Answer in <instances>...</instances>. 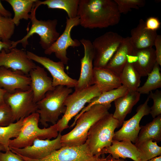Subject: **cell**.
Returning a JSON list of instances; mask_svg holds the SVG:
<instances>
[{"mask_svg":"<svg viewBox=\"0 0 161 161\" xmlns=\"http://www.w3.org/2000/svg\"><path fill=\"white\" fill-rule=\"evenodd\" d=\"M121 14L114 0H80L78 16L85 28H103L117 24Z\"/></svg>","mask_w":161,"mask_h":161,"instance_id":"6da1fadb","label":"cell"},{"mask_svg":"<svg viewBox=\"0 0 161 161\" xmlns=\"http://www.w3.org/2000/svg\"><path fill=\"white\" fill-rule=\"evenodd\" d=\"M111 106V104H95L81 114L77 120L74 129L61 136V142L62 147L78 146L85 143L90 128L109 113V110Z\"/></svg>","mask_w":161,"mask_h":161,"instance_id":"7a4b0ae2","label":"cell"},{"mask_svg":"<svg viewBox=\"0 0 161 161\" xmlns=\"http://www.w3.org/2000/svg\"><path fill=\"white\" fill-rule=\"evenodd\" d=\"M72 92L71 88L58 85L47 92L44 97L36 103L38 109L36 112L39 114V122L44 127L48 126V123L55 124L59 116L65 113V101Z\"/></svg>","mask_w":161,"mask_h":161,"instance_id":"3957f363","label":"cell"},{"mask_svg":"<svg viewBox=\"0 0 161 161\" xmlns=\"http://www.w3.org/2000/svg\"><path fill=\"white\" fill-rule=\"evenodd\" d=\"M39 119V114L37 112L33 113L24 118L18 136L9 141V149L22 148L31 145L34 140L38 138H55L58 134L56 124L47 128L41 129L38 127Z\"/></svg>","mask_w":161,"mask_h":161,"instance_id":"277c9868","label":"cell"},{"mask_svg":"<svg viewBox=\"0 0 161 161\" xmlns=\"http://www.w3.org/2000/svg\"><path fill=\"white\" fill-rule=\"evenodd\" d=\"M118 121L109 113L94 124L88 131L87 144L91 153L99 157L104 148L111 145Z\"/></svg>","mask_w":161,"mask_h":161,"instance_id":"5b68a950","label":"cell"},{"mask_svg":"<svg viewBox=\"0 0 161 161\" xmlns=\"http://www.w3.org/2000/svg\"><path fill=\"white\" fill-rule=\"evenodd\" d=\"M36 9L33 8L31 13V26L27 34L22 38L16 41H11L10 49L21 43L25 48L29 44L28 39L33 34L38 35L40 37L39 43L44 50L49 48L60 36L57 29L58 20L56 19L47 20H38L35 16Z\"/></svg>","mask_w":161,"mask_h":161,"instance_id":"8992f818","label":"cell"},{"mask_svg":"<svg viewBox=\"0 0 161 161\" xmlns=\"http://www.w3.org/2000/svg\"><path fill=\"white\" fill-rule=\"evenodd\" d=\"M102 93L98 87L94 84L80 90H75L69 95L64 103L66 107L65 112L56 124L58 132L61 133L68 128L70 120L80 112L85 104Z\"/></svg>","mask_w":161,"mask_h":161,"instance_id":"52a82bcc","label":"cell"},{"mask_svg":"<svg viewBox=\"0 0 161 161\" xmlns=\"http://www.w3.org/2000/svg\"><path fill=\"white\" fill-rule=\"evenodd\" d=\"M123 38L117 32L109 31L95 38L92 42L95 53L94 67H105Z\"/></svg>","mask_w":161,"mask_h":161,"instance_id":"ba28073f","label":"cell"},{"mask_svg":"<svg viewBox=\"0 0 161 161\" xmlns=\"http://www.w3.org/2000/svg\"><path fill=\"white\" fill-rule=\"evenodd\" d=\"M33 97L31 88L27 90H17L12 93H7L4 100L11 109L14 122L36 112L37 105L34 102Z\"/></svg>","mask_w":161,"mask_h":161,"instance_id":"9c48e42d","label":"cell"},{"mask_svg":"<svg viewBox=\"0 0 161 161\" xmlns=\"http://www.w3.org/2000/svg\"><path fill=\"white\" fill-rule=\"evenodd\" d=\"M20 156L24 161H101L103 157L93 155L86 143L78 146H62L39 160Z\"/></svg>","mask_w":161,"mask_h":161,"instance_id":"30bf717a","label":"cell"},{"mask_svg":"<svg viewBox=\"0 0 161 161\" xmlns=\"http://www.w3.org/2000/svg\"><path fill=\"white\" fill-rule=\"evenodd\" d=\"M64 30L61 35L48 49L44 50L47 55L54 53L55 57L65 65L67 64L69 60L67 56V50L69 47L73 48L80 47L81 44L80 41L73 39L71 36V32L74 27L80 24L78 16L73 18H66Z\"/></svg>","mask_w":161,"mask_h":161,"instance_id":"8fae6325","label":"cell"},{"mask_svg":"<svg viewBox=\"0 0 161 161\" xmlns=\"http://www.w3.org/2000/svg\"><path fill=\"white\" fill-rule=\"evenodd\" d=\"M27 53L30 59L41 64L49 72L52 77L53 87L63 85L71 88L77 85L78 80L71 78L66 74L64 70V64L62 62H55L30 51H27Z\"/></svg>","mask_w":161,"mask_h":161,"instance_id":"7c38bea8","label":"cell"},{"mask_svg":"<svg viewBox=\"0 0 161 161\" xmlns=\"http://www.w3.org/2000/svg\"><path fill=\"white\" fill-rule=\"evenodd\" d=\"M61 133L59 132L57 137L53 140L38 138L34 140L31 145L10 149L15 153L29 158L41 159L62 147L61 142Z\"/></svg>","mask_w":161,"mask_h":161,"instance_id":"4fadbf2b","label":"cell"},{"mask_svg":"<svg viewBox=\"0 0 161 161\" xmlns=\"http://www.w3.org/2000/svg\"><path fill=\"white\" fill-rule=\"evenodd\" d=\"M149 99L148 97L144 103L137 107L136 114L129 119L124 121L121 128L114 132L113 140L136 143L141 129L140 121L143 117L150 113V108L148 105Z\"/></svg>","mask_w":161,"mask_h":161,"instance_id":"5bb4252c","label":"cell"},{"mask_svg":"<svg viewBox=\"0 0 161 161\" xmlns=\"http://www.w3.org/2000/svg\"><path fill=\"white\" fill-rule=\"evenodd\" d=\"M36 66L28 57L27 52L15 48L8 52L3 49L0 51V67L13 70H19L29 75L30 72Z\"/></svg>","mask_w":161,"mask_h":161,"instance_id":"9a60e30c","label":"cell"},{"mask_svg":"<svg viewBox=\"0 0 161 161\" xmlns=\"http://www.w3.org/2000/svg\"><path fill=\"white\" fill-rule=\"evenodd\" d=\"M83 47L84 55L80 59L81 70L75 90H80L94 85L93 62L95 53L92 42L83 38L80 40Z\"/></svg>","mask_w":161,"mask_h":161,"instance_id":"2e32d148","label":"cell"},{"mask_svg":"<svg viewBox=\"0 0 161 161\" xmlns=\"http://www.w3.org/2000/svg\"><path fill=\"white\" fill-rule=\"evenodd\" d=\"M31 79L29 75L19 70H13L0 67V87L9 93L16 90L30 89Z\"/></svg>","mask_w":161,"mask_h":161,"instance_id":"e0dca14e","label":"cell"},{"mask_svg":"<svg viewBox=\"0 0 161 161\" xmlns=\"http://www.w3.org/2000/svg\"><path fill=\"white\" fill-rule=\"evenodd\" d=\"M127 62L132 64L141 77L147 76L156 62L155 49L153 47L134 49L128 56Z\"/></svg>","mask_w":161,"mask_h":161,"instance_id":"ac0fdd59","label":"cell"},{"mask_svg":"<svg viewBox=\"0 0 161 161\" xmlns=\"http://www.w3.org/2000/svg\"><path fill=\"white\" fill-rule=\"evenodd\" d=\"M31 79L30 88L33 94L34 102L37 103L42 99L46 93L53 89L52 78L49 77L44 68L38 66L30 72Z\"/></svg>","mask_w":161,"mask_h":161,"instance_id":"d6986e66","label":"cell"},{"mask_svg":"<svg viewBox=\"0 0 161 161\" xmlns=\"http://www.w3.org/2000/svg\"><path fill=\"white\" fill-rule=\"evenodd\" d=\"M109 154L114 158H130L134 161H141L135 145L127 140H113L112 144L103 149L101 155Z\"/></svg>","mask_w":161,"mask_h":161,"instance_id":"ffe728a7","label":"cell"},{"mask_svg":"<svg viewBox=\"0 0 161 161\" xmlns=\"http://www.w3.org/2000/svg\"><path fill=\"white\" fill-rule=\"evenodd\" d=\"M131 42L134 49H141L153 47L158 35L156 31L147 29L145 21L141 19L137 26L131 31Z\"/></svg>","mask_w":161,"mask_h":161,"instance_id":"44dd1931","label":"cell"},{"mask_svg":"<svg viewBox=\"0 0 161 161\" xmlns=\"http://www.w3.org/2000/svg\"><path fill=\"white\" fill-rule=\"evenodd\" d=\"M133 49L130 37L123 38L117 49L105 68L119 76L127 63L128 55Z\"/></svg>","mask_w":161,"mask_h":161,"instance_id":"7402d4cb","label":"cell"},{"mask_svg":"<svg viewBox=\"0 0 161 161\" xmlns=\"http://www.w3.org/2000/svg\"><path fill=\"white\" fill-rule=\"evenodd\" d=\"M140 95L137 91L128 92L114 101L115 109L113 117L118 121L119 127L122 125L127 115L131 113L134 106L139 100Z\"/></svg>","mask_w":161,"mask_h":161,"instance_id":"603a6c76","label":"cell"},{"mask_svg":"<svg viewBox=\"0 0 161 161\" xmlns=\"http://www.w3.org/2000/svg\"><path fill=\"white\" fill-rule=\"evenodd\" d=\"M93 81L102 92L116 89L122 85L119 76L106 68H93Z\"/></svg>","mask_w":161,"mask_h":161,"instance_id":"cb8c5ba5","label":"cell"},{"mask_svg":"<svg viewBox=\"0 0 161 161\" xmlns=\"http://www.w3.org/2000/svg\"><path fill=\"white\" fill-rule=\"evenodd\" d=\"M128 92L127 88L122 85L118 88L102 92L99 95L92 99L88 103V104L84 107L80 113L75 116L74 121L70 126V128L74 126L78 117L92 106L97 104L104 105L111 104V102L125 95Z\"/></svg>","mask_w":161,"mask_h":161,"instance_id":"d4e9b609","label":"cell"},{"mask_svg":"<svg viewBox=\"0 0 161 161\" xmlns=\"http://www.w3.org/2000/svg\"><path fill=\"white\" fill-rule=\"evenodd\" d=\"M80 0H36L34 7L37 9L41 5H46L49 9H59L65 11L69 18L78 16V9Z\"/></svg>","mask_w":161,"mask_h":161,"instance_id":"484cf974","label":"cell"},{"mask_svg":"<svg viewBox=\"0 0 161 161\" xmlns=\"http://www.w3.org/2000/svg\"><path fill=\"white\" fill-rule=\"evenodd\" d=\"M36 0H6L12 7L14 13L12 20L16 26H18L21 20L31 19V13Z\"/></svg>","mask_w":161,"mask_h":161,"instance_id":"4316f807","label":"cell"},{"mask_svg":"<svg viewBox=\"0 0 161 161\" xmlns=\"http://www.w3.org/2000/svg\"><path fill=\"white\" fill-rule=\"evenodd\" d=\"M137 139L135 144L151 140L157 143L161 141V115L154 118L145 125L141 126Z\"/></svg>","mask_w":161,"mask_h":161,"instance_id":"83f0119b","label":"cell"},{"mask_svg":"<svg viewBox=\"0 0 161 161\" xmlns=\"http://www.w3.org/2000/svg\"><path fill=\"white\" fill-rule=\"evenodd\" d=\"M119 76L122 85L129 92L137 91L140 85L141 77L131 63L127 62Z\"/></svg>","mask_w":161,"mask_h":161,"instance_id":"f1b7e54d","label":"cell"},{"mask_svg":"<svg viewBox=\"0 0 161 161\" xmlns=\"http://www.w3.org/2000/svg\"><path fill=\"white\" fill-rule=\"evenodd\" d=\"M24 118H21L7 126H0V145L4 148L6 151L10 149L9 144L11 139L18 136L22 126Z\"/></svg>","mask_w":161,"mask_h":161,"instance_id":"f546056e","label":"cell"},{"mask_svg":"<svg viewBox=\"0 0 161 161\" xmlns=\"http://www.w3.org/2000/svg\"><path fill=\"white\" fill-rule=\"evenodd\" d=\"M159 65L156 62L151 71L148 75L144 84L137 91L140 95L148 94L153 90L161 87V74Z\"/></svg>","mask_w":161,"mask_h":161,"instance_id":"4dcf8cb0","label":"cell"},{"mask_svg":"<svg viewBox=\"0 0 161 161\" xmlns=\"http://www.w3.org/2000/svg\"><path fill=\"white\" fill-rule=\"evenodd\" d=\"M151 140H146L135 144L140 154L141 161H147L161 155V147Z\"/></svg>","mask_w":161,"mask_h":161,"instance_id":"1f68e13d","label":"cell"},{"mask_svg":"<svg viewBox=\"0 0 161 161\" xmlns=\"http://www.w3.org/2000/svg\"><path fill=\"white\" fill-rule=\"evenodd\" d=\"M15 25L12 18L6 17L0 15V37L3 42H8L13 35Z\"/></svg>","mask_w":161,"mask_h":161,"instance_id":"d6a6232c","label":"cell"},{"mask_svg":"<svg viewBox=\"0 0 161 161\" xmlns=\"http://www.w3.org/2000/svg\"><path fill=\"white\" fill-rule=\"evenodd\" d=\"M117 4L118 10L121 13L126 14L131 9H138L145 4L144 0H114Z\"/></svg>","mask_w":161,"mask_h":161,"instance_id":"836d02e7","label":"cell"},{"mask_svg":"<svg viewBox=\"0 0 161 161\" xmlns=\"http://www.w3.org/2000/svg\"><path fill=\"white\" fill-rule=\"evenodd\" d=\"M149 98L153 100V104L150 108V113L153 118L161 115V91L157 90L155 92H150Z\"/></svg>","mask_w":161,"mask_h":161,"instance_id":"e575fe53","label":"cell"},{"mask_svg":"<svg viewBox=\"0 0 161 161\" xmlns=\"http://www.w3.org/2000/svg\"><path fill=\"white\" fill-rule=\"evenodd\" d=\"M14 123L11 109L5 103L0 106V126H5Z\"/></svg>","mask_w":161,"mask_h":161,"instance_id":"d590c367","label":"cell"},{"mask_svg":"<svg viewBox=\"0 0 161 161\" xmlns=\"http://www.w3.org/2000/svg\"><path fill=\"white\" fill-rule=\"evenodd\" d=\"M0 161H24L18 155L10 149L3 152L0 151Z\"/></svg>","mask_w":161,"mask_h":161,"instance_id":"8d00e7d4","label":"cell"},{"mask_svg":"<svg viewBox=\"0 0 161 161\" xmlns=\"http://www.w3.org/2000/svg\"><path fill=\"white\" fill-rule=\"evenodd\" d=\"M145 24V27L147 29L157 31L160 27L161 23L158 18L150 17L147 19Z\"/></svg>","mask_w":161,"mask_h":161,"instance_id":"74e56055","label":"cell"},{"mask_svg":"<svg viewBox=\"0 0 161 161\" xmlns=\"http://www.w3.org/2000/svg\"><path fill=\"white\" fill-rule=\"evenodd\" d=\"M154 46L156 47L155 53L156 62L161 66V36L158 35L156 38Z\"/></svg>","mask_w":161,"mask_h":161,"instance_id":"f35d334b","label":"cell"},{"mask_svg":"<svg viewBox=\"0 0 161 161\" xmlns=\"http://www.w3.org/2000/svg\"><path fill=\"white\" fill-rule=\"evenodd\" d=\"M11 46V41L8 42H3L0 37V51L4 49L7 52L9 51Z\"/></svg>","mask_w":161,"mask_h":161,"instance_id":"ab89813d","label":"cell"},{"mask_svg":"<svg viewBox=\"0 0 161 161\" xmlns=\"http://www.w3.org/2000/svg\"><path fill=\"white\" fill-rule=\"evenodd\" d=\"M0 15L2 16L8 18H11L12 13L6 10L2 5L0 0Z\"/></svg>","mask_w":161,"mask_h":161,"instance_id":"60d3db41","label":"cell"},{"mask_svg":"<svg viewBox=\"0 0 161 161\" xmlns=\"http://www.w3.org/2000/svg\"><path fill=\"white\" fill-rule=\"evenodd\" d=\"M7 92L4 89L0 87V106L5 104L4 97Z\"/></svg>","mask_w":161,"mask_h":161,"instance_id":"b9f144b4","label":"cell"},{"mask_svg":"<svg viewBox=\"0 0 161 161\" xmlns=\"http://www.w3.org/2000/svg\"><path fill=\"white\" fill-rule=\"evenodd\" d=\"M106 158L108 161H126L124 160V159L122 158L116 159L113 158L110 154Z\"/></svg>","mask_w":161,"mask_h":161,"instance_id":"7bdbcfd3","label":"cell"},{"mask_svg":"<svg viewBox=\"0 0 161 161\" xmlns=\"http://www.w3.org/2000/svg\"><path fill=\"white\" fill-rule=\"evenodd\" d=\"M147 161H161V156L157 157L149 160Z\"/></svg>","mask_w":161,"mask_h":161,"instance_id":"ee69618b","label":"cell"},{"mask_svg":"<svg viewBox=\"0 0 161 161\" xmlns=\"http://www.w3.org/2000/svg\"><path fill=\"white\" fill-rule=\"evenodd\" d=\"M0 151H6V150L1 145H0Z\"/></svg>","mask_w":161,"mask_h":161,"instance_id":"f6af8a7d","label":"cell"},{"mask_svg":"<svg viewBox=\"0 0 161 161\" xmlns=\"http://www.w3.org/2000/svg\"><path fill=\"white\" fill-rule=\"evenodd\" d=\"M101 161H108L107 160L106 157L105 158L103 157Z\"/></svg>","mask_w":161,"mask_h":161,"instance_id":"bcb514c9","label":"cell"}]
</instances>
